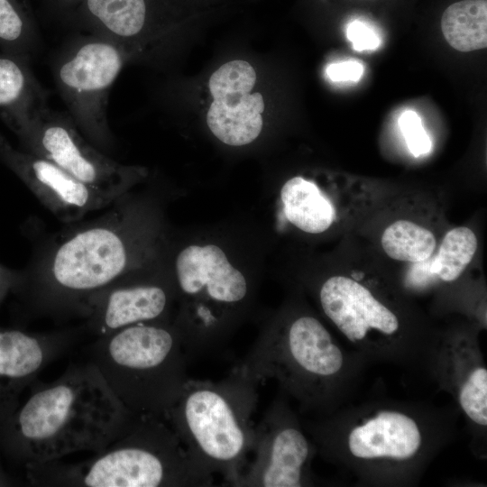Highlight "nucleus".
<instances>
[{
  "label": "nucleus",
  "instance_id": "423d86ee",
  "mask_svg": "<svg viewBox=\"0 0 487 487\" xmlns=\"http://www.w3.org/2000/svg\"><path fill=\"white\" fill-rule=\"evenodd\" d=\"M87 354L117 399L138 417L164 418L188 379L180 336L161 321L98 336Z\"/></svg>",
  "mask_w": 487,
  "mask_h": 487
},
{
  "label": "nucleus",
  "instance_id": "1a4fd4ad",
  "mask_svg": "<svg viewBox=\"0 0 487 487\" xmlns=\"http://www.w3.org/2000/svg\"><path fill=\"white\" fill-rule=\"evenodd\" d=\"M253 458L234 483L241 487L317 485L312 462L317 449L289 399L279 391L255 425Z\"/></svg>",
  "mask_w": 487,
  "mask_h": 487
},
{
  "label": "nucleus",
  "instance_id": "bb28decb",
  "mask_svg": "<svg viewBox=\"0 0 487 487\" xmlns=\"http://www.w3.org/2000/svg\"><path fill=\"white\" fill-rule=\"evenodd\" d=\"M358 1H374V0H358Z\"/></svg>",
  "mask_w": 487,
  "mask_h": 487
},
{
  "label": "nucleus",
  "instance_id": "a878e982",
  "mask_svg": "<svg viewBox=\"0 0 487 487\" xmlns=\"http://www.w3.org/2000/svg\"><path fill=\"white\" fill-rule=\"evenodd\" d=\"M49 2L57 10L69 14V17H70L82 0H49Z\"/></svg>",
  "mask_w": 487,
  "mask_h": 487
},
{
  "label": "nucleus",
  "instance_id": "9b49d317",
  "mask_svg": "<svg viewBox=\"0 0 487 487\" xmlns=\"http://www.w3.org/2000/svg\"><path fill=\"white\" fill-rule=\"evenodd\" d=\"M180 5L181 0H82L70 18L115 43L131 60L168 36Z\"/></svg>",
  "mask_w": 487,
  "mask_h": 487
},
{
  "label": "nucleus",
  "instance_id": "f03ea898",
  "mask_svg": "<svg viewBox=\"0 0 487 487\" xmlns=\"http://www.w3.org/2000/svg\"><path fill=\"white\" fill-rule=\"evenodd\" d=\"M30 387L27 400L8 418L11 446L25 465L100 452L134 417L89 361Z\"/></svg>",
  "mask_w": 487,
  "mask_h": 487
},
{
  "label": "nucleus",
  "instance_id": "b1692460",
  "mask_svg": "<svg viewBox=\"0 0 487 487\" xmlns=\"http://www.w3.org/2000/svg\"><path fill=\"white\" fill-rule=\"evenodd\" d=\"M326 76L334 82L358 81L363 76V66L355 60L330 63L326 69Z\"/></svg>",
  "mask_w": 487,
  "mask_h": 487
},
{
  "label": "nucleus",
  "instance_id": "2eb2a0df",
  "mask_svg": "<svg viewBox=\"0 0 487 487\" xmlns=\"http://www.w3.org/2000/svg\"><path fill=\"white\" fill-rule=\"evenodd\" d=\"M169 303L170 293L163 286L120 280L91 299L87 327L98 337L130 326L161 321Z\"/></svg>",
  "mask_w": 487,
  "mask_h": 487
},
{
  "label": "nucleus",
  "instance_id": "ddd939ff",
  "mask_svg": "<svg viewBox=\"0 0 487 487\" xmlns=\"http://www.w3.org/2000/svg\"><path fill=\"white\" fill-rule=\"evenodd\" d=\"M256 78L253 66L242 60L223 64L209 78L213 100L207 124L212 133L227 145H246L262 132L263 96L259 92L251 93Z\"/></svg>",
  "mask_w": 487,
  "mask_h": 487
},
{
  "label": "nucleus",
  "instance_id": "5701e85b",
  "mask_svg": "<svg viewBox=\"0 0 487 487\" xmlns=\"http://www.w3.org/2000/svg\"><path fill=\"white\" fill-rule=\"evenodd\" d=\"M346 37L356 51H374L381 45V37L374 25L368 21L356 18L346 27Z\"/></svg>",
  "mask_w": 487,
  "mask_h": 487
},
{
  "label": "nucleus",
  "instance_id": "4468645a",
  "mask_svg": "<svg viewBox=\"0 0 487 487\" xmlns=\"http://www.w3.org/2000/svg\"><path fill=\"white\" fill-rule=\"evenodd\" d=\"M77 339L71 330L32 333L0 327V418L17 409L18 398Z\"/></svg>",
  "mask_w": 487,
  "mask_h": 487
},
{
  "label": "nucleus",
  "instance_id": "0eeeda50",
  "mask_svg": "<svg viewBox=\"0 0 487 487\" xmlns=\"http://www.w3.org/2000/svg\"><path fill=\"white\" fill-rule=\"evenodd\" d=\"M128 60V54L115 43L89 33L69 41L53 62L55 85L69 115L103 152L114 143L107 117L110 90Z\"/></svg>",
  "mask_w": 487,
  "mask_h": 487
},
{
  "label": "nucleus",
  "instance_id": "6e6552de",
  "mask_svg": "<svg viewBox=\"0 0 487 487\" xmlns=\"http://www.w3.org/2000/svg\"><path fill=\"white\" fill-rule=\"evenodd\" d=\"M21 149L43 158L94 188L120 197L141 171L123 165L91 143L68 112L48 105L26 114L0 116Z\"/></svg>",
  "mask_w": 487,
  "mask_h": 487
},
{
  "label": "nucleus",
  "instance_id": "412c9836",
  "mask_svg": "<svg viewBox=\"0 0 487 487\" xmlns=\"http://www.w3.org/2000/svg\"><path fill=\"white\" fill-rule=\"evenodd\" d=\"M477 245V237L469 227L451 229L444 236L429 272L442 282H454L472 262Z\"/></svg>",
  "mask_w": 487,
  "mask_h": 487
},
{
  "label": "nucleus",
  "instance_id": "20e7f679",
  "mask_svg": "<svg viewBox=\"0 0 487 487\" xmlns=\"http://www.w3.org/2000/svg\"><path fill=\"white\" fill-rule=\"evenodd\" d=\"M32 483L79 487H207L214 475L198 464L162 418L134 416L102 451L73 464L25 466Z\"/></svg>",
  "mask_w": 487,
  "mask_h": 487
},
{
  "label": "nucleus",
  "instance_id": "393cba45",
  "mask_svg": "<svg viewBox=\"0 0 487 487\" xmlns=\"http://www.w3.org/2000/svg\"><path fill=\"white\" fill-rule=\"evenodd\" d=\"M24 280L23 274L13 271L0 263V303L11 290L20 289Z\"/></svg>",
  "mask_w": 487,
  "mask_h": 487
},
{
  "label": "nucleus",
  "instance_id": "6ab92c4d",
  "mask_svg": "<svg viewBox=\"0 0 487 487\" xmlns=\"http://www.w3.org/2000/svg\"><path fill=\"white\" fill-rule=\"evenodd\" d=\"M3 53L31 61L40 47V32L28 0H0Z\"/></svg>",
  "mask_w": 487,
  "mask_h": 487
},
{
  "label": "nucleus",
  "instance_id": "f3484780",
  "mask_svg": "<svg viewBox=\"0 0 487 487\" xmlns=\"http://www.w3.org/2000/svg\"><path fill=\"white\" fill-rule=\"evenodd\" d=\"M48 92L30 68V61L0 55V116L26 114L48 105Z\"/></svg>",
  "mask_w": 487,
  "mask_h": 487
},
{
  "label": "nucleus",
  "instance_id": "f8f14e48",
  "mask_svg": "<svg viewBox=\"0 0 487 487\" xmlns=\"http://www.w3.org/2000/svg\"><path fill=\"white\" fill-rule=\"evenodd\" d=\"M0 161L60 221L74 223L119 197L80 181L52 162L14 147L0 134Z\"/></svg>",
  "mask_w": 487,
  "mask_h": 487
},
{
  "label": "nucleus",
  "instance_id": "a211bd4d",
  "mask_svg": "<svg viewBox=\"0 0 487 487\" xmlns=\"http://www.w3.org/2000/svg\"><path fill=\"white\" fill-rule=\"evenodd\" d=\"M442 33L454 49L469 52L486 48L487 0H458L443 11Z\"/></svg>",
  "mask_w": 487,
  "mask_h": 487
},
{
  "label": "nucleus",
  "instance_id": "4be33fe9",
  "mask_svg": "<svg viewBox=\"0 0 487 487\" xmlns=\"http://www.w3.org/2000/svg\"><path fill=\"white\" fill-rule=\"evenodd\" d=\"M399 126L409 152L415 157L426 154L431 150L430 138L415 111L405 110L399 118Z\"/></svg>",
  "mask_w": 487,
  "mask_h": 487
},
{
  "label": "nucleus",
  "instance_id": "7ed1b4c3",
  "mask_svg": "<svg viewBox=\"0 0 487 487\" xmlns=\"http://www.w3.org/2000/svg\"><path fill=\"white\" fill-rule=\"evenodd\" d=\"M368 363L317 317L299 313L265 329L234 370L257 385L275 380L301 412L317 418L351 402Z\"/></svg>",
  "mask_w": 487,
  "mask_h": 487
},
{
  "label": "nucleus",
  "instance_id": "39448f33",
  "mask_svg": "<svg viewBox=\"0 0 487 487\" xmlns=\"http://www.w3.org/2000/svg\"><path fill=\"white\" fill-rule=\"evenodd\" d=\"M257 387L234 369L217 381L188 378L164 418L192 458L231 486L253 452Z\"/></svg>",
  "mask_w": 487,
  "mask_h": 487
},
{
  "label": "nucleus",
  "instance_id": "9d476101",
  "mask_svg": "<svg viewBox=\"0 0 487 487\" xmlns=\"http://www.w3.org/2000/svg\"><path fill=\"white\" fill-rule=\"evenodd\" d=\"M426 372L454 399L477 449L487 428V369L476 334H436Z\"/></svg>",
  "mask_w": 487,
  "mask_h": 487
},
{
  "label": "nucleus",
  "instance_id": "f257e3e1",
  "mask_svg": "<svg viewBox=\"0 0 487 487\" xmlns=\"http://www.w3.org/2000/svg\"><path fill=\"white\" fill-rule=\"evenodd\" d=\"M457 411L387 399L347 404L302 425L317 454L364 483L410 485L453 440Z\"/></svg>",
  "mask_w": 487,
  "mask_h": 487
},
{
  "label": "nucleus",
  "instance_id": "aec40b11",
  "mask_svg": "<svg viewBox=\"0 0 487 487\" xmlns=\"http://www.w3.org/2000/svg\"><path fill=\"white\" fill-rule=\"evenodd\" d=\"M381 243L390 258L413 263L429 259L436 247L431 231L408 220H398L387 226Z\"/></svg>",
  "mask_w": 487,
  "mask_h": 487
},
{
  "label": "nucleus",
  "instance_id": "dca6fc26",
  "mask_svg": "<svg viewBox=\"0 0 487 487\" xmlns=\"http://www.w3.org/2000/svg\"><path fill=\"white\" fill-rule=\"evenodd\" d=\"M280 199L288 221L303 232L320 234L334 222L335 209L330 200L315 183L302 177L284 183Z\"/></svg>",
  "mask_w": 487,
  "mask_h": 487
}]
</instances>
